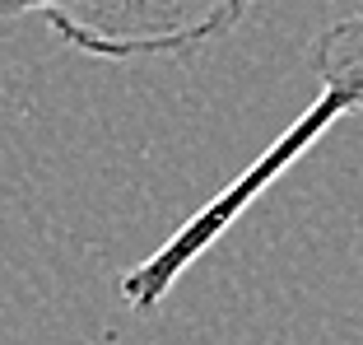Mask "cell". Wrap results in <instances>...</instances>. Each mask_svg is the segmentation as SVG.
I'll return each instance as SVG.
<instances>
[{
  "mask_svg": "<svg viewBox=\"0 0 363 345\" xmlns=\"http://www.w3.org/2000/svg\"><path fill=\"white\" fill-rule=\"evenodd\" d=\"M308 65H312V80H317V103H312L242 177H233L219 196H210L186 224H177V234H172L163 248H154V257L140 261L135 275H140V285H145V294L168 299L172 285L191 270V261L205 257V252L228 234V224L242 215L247 205L257 201V196H266L270 182L284 177V168H294L335 121L363 112V10L350 14V19H335L331 28L321 33L317 43H312Z\"/></svg>",
  "mask_w": 363,
  "mask_h": 345,
  "instance_id": "obj_1",
  "label": "cell"
},
{
  "mask_svg": "<svg viewBox=\"0 0 363 345\" xmlns=\"http://www.w3.org/2000/svg\"><path fill=\"white\" fill-rule=\"evenodd\" d=\"M257 0H0V19L38 14L65 47L98 61H159L219 43Z\"/></svg>",
  "mask_w": 363,
  "mask_h": 345,
  "instance_id": "obj_2",
  "label": "cell"
}]
</instances>
